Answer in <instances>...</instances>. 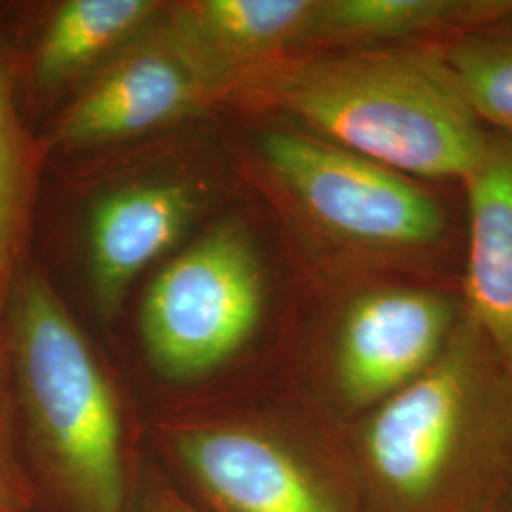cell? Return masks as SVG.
<instances>
[{"label": "cell", "instance_id": "7c38bea8", "mask_svg": "<svg viewBox=\"0 0 512 512\" xmlns=\"http://www.w3.org/2000/svg\"><path fill=\"white\" fill-rule=\"evenodd\" d=\"M156 0H65L55 8L33 59L40 90H55L145 37L164 18Z\"/></svg>", "mask_w": 512, "mask_h": 512}, {"label": "cell", "instance_id": "9a60e30c", "mask_svg": "<svg viewBox=\"0 0 512 512\" xmlns=\"http://www.w3.org/2000/svg\"><path fill=\"white\" fill-rule=\"evenodd\" d=\"M31 194V156L14 101V80L0 40V304L14 285Z\"/></svg>", "mask_w": 512, "mask_h": 512}, {"label": "cell", "instance_id": "5bb4252c", "mask_svg": "<svg viewBox=\"0 0 512 512\" xmlns=\"http://www.w3.org/2000/svg\"><path fill=\"white\" fill-rule=\"evenodd\" d=\"M442 57L476 118L512 137V25L471 31Z\"/></svg>", "mask_w": 512, "mask_h": 512}, {"label": "cell", "instance_id": "30bf717a", "mask_svg": "<svg viewBox=\"0 0 512 512\" xmlns=\"http://www.w3.org/2000/svg\"><path fill=\"white\" fill-rule=\"evenodd\" d=\"M317 0H196L167 8L164 25L220 93L306 44Z\"/></svg>", "mask_w": 512, "mask_h": 512}, {"label": "cell", "instance_id": "2e32d148", "mask_svg": "<svg viewBox=\"0 0 512 512\" xmlns=\"http://www.w3.org/2000/svg\"><path fill=\"white\" fill-rule=\"evenodd\" d=\"M19 505L18 480L6 450V439L0 418V512H16Z\"/></svg>", "mask_w": 512, "mask_h": 512}, {"label": "cell", "instance_id": "277c9868", "mask_svg": "<svg viewBox=\"0 0 512 512\" xmlns=\"http://www.w3.org/2000/svg\"><path fill=\"white\" fill-rule=\"evenodd\" d=\"M258 152L298 209L346 247L406 258L442 238L439 202L395 169L300 129L266 131Z\"/></svg>", "mask_w": 512, "mask_h": 512}, {"label": "cell", "instance_id": "8992f818", "mask_svg": "<svg viewBox=\"0 0 512 512\" xmlns=\"http://www.w3.org/2000/svg\"><path fill=\"white\" fill-rule=\"evenodd\" d=\"M469 340L444 349L420 378L380 403L366 427V456L393 494H433L458 450L473 403Z\"/></svg>", "mask_w": 512, "mask_h": 512}, {"label": "cell", "instance_id": "e0dca14e", "mask_svg": "<svg viewBox=\"0 0 512 512\" xmlns=\"http://www.w3.org/2000/svg\"><path fill=\"white\" fill-rule=\"evenodd\" d=\"M137 512H198L194 507H188L175 495L160 494L147 499Z\"/></svg>", "mask_w": 512, "mask_h": 512}, {"label": "cell", "instance_id": "7a4b0ae2", "mask_svg": "<svg viewBox=\"0 0 512 512\" xmlns=\"http://www.w3.org/2000/svg\"><path fill=\"white\" fill-rule=\"evenodd\" d=\"M12 348L27 418L80 512H124L122 427L86 338L38 272L12 285Z\"/></svg>", "mask_w": 512, "mask_h": 512}, {"label": "cell", "instance_id": "ba28073f", "mask_svg": "<svg viewBox=\"0 0 512 512\" xmlns=\"http://www.w3.org/2000/svg\"><path fill=\"white\" fill-rule=\"evenodd\" d=\"M202 209L198 186L177 179L122 184L103 194L86 226L93 298L112 317L135 277L169 251Z\"/></svg>", "mask_w": 512, "mask_h": 512}, {"label": "cell", "instance_id": "52a82bcc", "mask_svg": "<svg viewBox=\"0 0 512 512\" xmlns=\"http://www.w3.org/2000/svg\"><path fill=\"white\" fill-rule=\"evenodd\" d=\"M456 308L448 294L378 289L359 294L342 319L336 380L355 406L382 403L420 378L442 351Z\"/></svg>", "mask_w": 512, "mask_h": 512}, {"label": "cell", "instance_id": "3957f363", "mask_svg": "<svg viewBox=\"0 0 512 512\" xmlns=\"http://www.w3.org/2000/svg\"><path fill=\"white\" fill-rule=\"evenodd\" d=\"M266 279L249 230L213 226L148 287L141 334L148 359L169 380H194L228 363L253 336Z\"/></svg>", "mask_w": 512, "mask_h": 512}, {"label": "cell", "instance_id": "4fadbf2b", "mask_svg": "<svg viewBox=\"0 0 512 512\" xmlns=\"http://www.w3.org/2000/svg\"><path fill=\"white\" fill-rule=\"evenodd\" d=\"M512 2L473 0H317L306 44L404 46L454 27L511 14Z\"/></svg>", "mask_w": 512, "mask_h": 512}, {"label": "cell", "instance_id": "5b68a950", "mask_svg": "<svg viewBox=\"0 0 512 512\" xmlns=\"http://www.w3.org/2000/svg\"><path fill=\"white\" fill-rule=\"evenodd\" d=\"M222 97L164 18L105 63L59 116L55 147H101L177 124Z\"/></svg>", "mask_w": 512, "mask_h": 512}, {"label": "cell", "instance_id": "9c48e42d", "mask_svg": "<svg viewBox=\"0 0 512 512\" xmlns=\"http://www.w3.org/2000/svg\"><path fill=\"white\" fill-rule=\"evenodd\" d=\"M175 444L184 467L226 512H340L287 448L256 431L190 429Z\"/></svg>", "mask_w": 512, "mask_h": 512}, {"label": "cell", "instance_id": "8fae6325", "mask_svg": "<svg viewBox=\"0 0 512 512\" xmlns=\"http://www.w3.org/2000/svg\"><path fill=\"white\" fill-rule=\"evenodd\" d=\"M469 200L467 300L476 327L512 365V137L488 133L465 177Z\"/></svg>", "mask_w": 512, "mask_h": 512}, {"label": "cell", "instance_id": "6da1fadb", "mask_svg": "<svg viewBox=\"0 0 512 512\" xmlns=\"http://www.w3.org/2000/svg\"><path fill=\"white\" fill-rule=\"evenodd\" d=\"M236 92L406 177L465 181L488 139L442 52L420 46L281 57L241 74Z\"/></svg>", "mask_w": 512, "mask_h": 512}]
</instances>
